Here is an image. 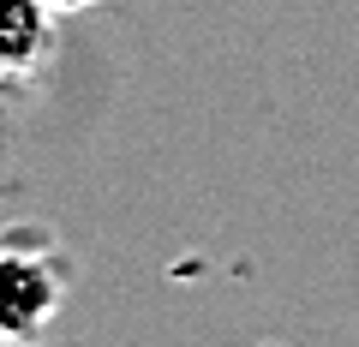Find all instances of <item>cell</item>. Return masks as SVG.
I'll return each mask as SVG.
<instances>
[{"label":"cell","instance_id":"cell-1","mask_svg":"<svg viewBox=\"0 0 359 347\" xmlns=\"http://www.w3.org/2000/svg\"><path fill=\"white\" fill-rule=\"evenodd\" d=\"M72 294V257L54 240L0 233V347H36Z\"/></svg>","mask_w":359,"mask_h":347},{"label":"cell","instance_id":"cell-2","mask_svg":"<svg viewBox=\"0 0 359 347\" xmlns=\"http://www.w3.org/2000/svg\"><path fill=\"white\" fill-rule=\"evenodd\" d=\"M66 13L48 0H0V90H25L54 60V30Z\"/></svg>","mask_w":359,"mask_h":347},{"label":"cell","instance_id":"cell-3","mask_svg":"<svg viewBox=\"0 0 359 347\" xmlns=\"http://www.w3.org/2000/svg\"><path fill=\"white\" fill-rule=\"evenodd\" d=\"M54 13H90V6H102V0H48Z\"/></svg>","mask_w":359,"mask_h":347},{"label":"cell","instance_id":"cell-4","mask_svg":"<svg viewBox=\"0 0 359 347\" xmlns=\"http://www.w3.org/2000/svg\"><path fill=\"white\" fill-rule=\"evenodd\" d=\"M257 347H276V341H257Z\"/></svg>","mask_w":359,"mask_h":347}]
</instances>
